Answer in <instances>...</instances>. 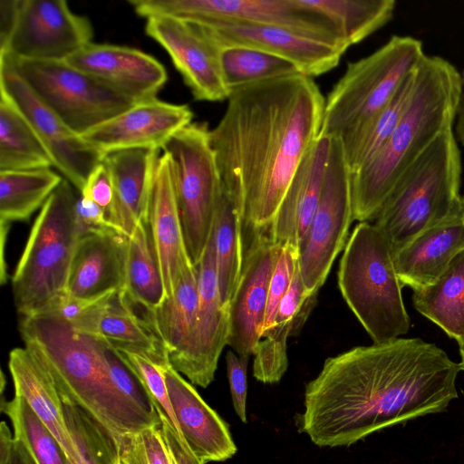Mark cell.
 <instances>
[{"mask_svg":"<svg viewBox=\"0 0 464 464\" xmlns=\"http://www.w3.org/2000/svg\"><path fill=\"white\" fill-rule=\"evenodd\" d=\"M140 16L168 15L201 25L219 23L285 28L344 53L349 45L335 24L303 0H130Z\"/></svg>","mask_w":464,"mask_h":464,"instance_id":"cell-11","label":"cell"},{"mask_svg":"<svg viewBox=\"0 0 464 464\" xmlns=\"http://www.w3.org/2000/svg\"><path fill=\"white\" fill-rule=\"evenodd\" d=\"M127 237L117 232L81 237L71 264L67 289L80 298L119 292L125 285Z\"/></svg>","mask_w":464,"mask_h":464,"instance_id":"cell-26","label":"cell"},{"mask_svg":"<svg viewBox=\"0 0 464 464\" xmlns=\"http://www.w3.org/2000/svg\"><path fill=\"white\" fill-rule=\"evenodd\" d=\"M1 411L11 420L14 440L36 464H69L63 448L24 398L2 399Z\"/></svg>","mask_w":464,"mask_h":464,"instance_id":"cell-38","label":"cell"},{"mask_svg":"<svg viewBox=\"0 0 464 464\" xmlns=\"http://www.w3.org/2000/svg\"><path fill=\"white\" fill-rule=\"evenodd\" d=\"M102 358L111 381L131 403L148 415L160 418L144 384L122 359L118 350L101 336Z\"/></svg>","mask_w":464,"mask_h":464,"instance_id":"cell-41","label":"cell"},{"mask_svg":"<svg viewBox=\"0 0 464 464\" xmlns=\"http://www.w3.org/2000/svg\"><path fill=\"white\" fill-rule=\"evenodd\" d=\"M8 367L14 395L28 402L55 436L69 460L75 462L78 449L69 432L59 392L46 368L25 346L11 350Z\"/></svg>","mask_w":464,"mask_h":464,"instance_id":"cell-27","label":"cell"},{"mask_svg":"<svg viewBox=\"0 0 464 464\" xmlns=\"http://www.w3.org/2000/svg\"><path fill=\"white\" fill-rule=\"evenodd\" d=\"M282 245L271 239L246 255L240 280L229 305L227 344L238 355H252L262 337L270 279Z\"/></svg>","mask_w":464,"mask_h":464,"instance_id":"cell-21","label":"cell"},{"mask_svg":"<svg viewBox=\"0 0 464 464\" xmlns=\"http://www.w3.org/2000/svg\"><path fill=\"white\" fill-rule=\"evenodd\" d=\"M459 345V354H460V358H461L459 364H460L461 370L464 371V343H460Z\"/></svg>","mask_w":464,"mask_h":464,"instance_id":"cell-51","label":"cell"},{"mask_svg":"<svg viewBox=\"0 0 464 464\" xmlns=\"http://www.w3.org/2000/svg\"><path fill=\"white\" fill-rule=\"evenodd\" d=\"M460 73L446 59L425 55L410 104L381 150L352 173L353 219L374 220L402 173L456 117Z\"/></svg>","mask_w":464,"mask_h":464,"instance_id":"cell-4","label":"cell"},{"mask_svg":"<svg viewBox=\"0 0 464 464\" xmlns=\"http://www.w3.org/2000/svg\"><path fill=\"white\" fill-rule=\"evenodd\" d=\"M412 304L459 344L464 343V249L432 284L413 290Z\"/></svg>","mask_w":464,"mask_h":464,"instance_id":"cell-29","label":"cell"},{"mask_svg":"<svg viewBox=\"0 0 464 464\" xmlns=\"http://www.w3.org/2000/svg\"><path fill=\"white\" fill-rule=\"evenodd\" d=\"M53 166L32 124L7 92L0 89V171Z\"/></svg>","mask_w":464,"mask_h":464,"instance_id":"cell-30","label":"cell"},{"mask_svg":"<svg viewBox=\"0 0 464 464\" xmlns=\"http://www.w3.org/2000/svg\"><path fill=\"white\" fill-rule=\"evenodd\" d=\"M72 187L63 179L41 208L14 269L13 295L22 317L43 312L66 292L79 240Z\"/></svg>","mask_w":464,"mask_h":464,"instance_id":"cell-7","label":"cell"},{"mask_svg":"<svg viewBox=\"0 0 464 464\" xmlns=\"http://www.w3.org/2000/svg\"><path fill=\"white\" fill-rule=\"evenodd\" d=\"M0 464H36L24 448L14 440L10 457Z\"/></svg>","mask_w":464,"mask_h":464,"instance_id":"cell-50","label":"cell"},{"mask_svg":"<svg viewBox=\"0 0 464 464\" xmlns=\"http://www.w3.org/2000/svg\"><path fill=\"white\" fill-rule=\"evenodd\" d=\"M417 68L406 76L391 101L369 123L353 133L341 137L352 173L369 161L394 131L410 104Z\"/></svg>","mask_w":464,"mask_h":464,"instance_id":"cell-34","label":"cell"},{"mask_svg":"<svg viewBox=\"0 0 464 464\" xmlns=\"http://www.w3.org/2000/svg\"><path fill=\"white\" fill-rule=\"evenodd\" d=\"M100 335L116 349L146 354L167 365L169 354L153 330L150 310L130 301L123 291L113 295L101 324Z\"/></svg>","mask_w":464,"mask_h":464,"instance_id":"cell-28","label":"cell"},{"mask_svg":"<svg viewBox=\"0 0 464 464\" xmlns=\"http://www.w3.org/2000/svg\"><path fill=\"white\" fill-rule=\"evenodd\" d=\"M0 89L7 92L32 124L53 167L81 193L104 154L72 130L18 74L2 66Z\"/></svg>","mask_w":464,"mask_h":464,"instance_id":"cell-16","label":"cell"},{"mask_svg":"<svg viewBox=\"0 0 464 464\" xmlns=\"http://www.w3.org/2000/svg\"><path fill=\"white\" fill-rule=\"evenodd\" d=\"M115 293L117 292L92 298H80L65 292L39 314L59 317L78 333L100 335L102 321Z\"/></svg>","mask_w":464,"mask_h":464,"instance_id":"cell-40","label":"cell"},{"mask_svg":"<svg viewBox=\"0 0 464 464\" xmlns=\"http://www.w3.org/2000/svg\"><path fill=\"white\" fill-rule=\"evenodd\" d=\"M211 236L220 300L224 307L229 308L240 280L243 255L238 207L223 188L217 202Z\"/></svg>","mask_w":464,"mask_h":464,"instance_id":"cell-32","label":"cell"},{"mask_svg":"<svg viewBox=\"0 0 464 464\" xmlns=\"http://www.w3.org/2000/svg\"><path fill=\"white\" fill-rule=\"evenodd\" d=\"M329 18L349 46L386 24L393 16L394 0H303Z\"/></svg>","mask_w":464,"mask_h":464,"instance_id":"cell-36","label":"cell"},{"mask_svg":"<svg viewBox=\"0 0 464 464\" xmlns=\"http://www.w3.org/2000/svg\"><path fill=\"white\" fill-rule=\"evenodd\" d=\"M159 417L161 435L172 464H204L191 451L179 427L169 419Z\"/></svg>","mask_w":464,"mask_h":464,"instance_id":"cell-47","label":"cell"},{"mask_svg":"<svg viewBox=\"0 0 464 464\" xmlns=\"http://www.w3.org/2000/svg\"><path fill=\"white\" fill-rule=\"evenodd\" d=\"M459 371L442 349L420 338L354 347L326 359L306 384L298 430L319 447L350 446L444 411L458 398Z\"/></svg>","mask_w":464,"mask_h":464,"instance_id":"cell-2","label":"cell"},{"mask_svg":"<svg viewBox=\"0 0 464 464\" xmlns=\"http://www.w3.org/2000/svg\"><path fill=\"white\" fill-rule=\"evenodd\" d=\"M164 378L178 426L195 456L204 464L232 458L237 448L227 424L171 364Z\"/></svg>","mask_w":464,"mask_h":464,"instance_id":"cell-22","label":"cell"},{"mask_svg":"<svg viewBox=\"0 0 464 464\" xmlns=\"http://www.w3.org/2000/svg\"><path fill=\"white\" fill-rule=\"evenodd\" d=\"M209 130L206 122H191L162 149L173 161L184 240L195 266L211 237L217 202L222 189Z\"/></svg>","mask_w":464,"mask_h":464,"instance_id":"cell-10","label":"cell"},{"mask_svg":"<svg viewBox=\"0 0 464 464\" xmlns=\"http://www.w3.org/2000/svg\"><path fill=\"white\" fill-rule=\"evenodd\" d=\"M248 355H238L234 351H228L226 355L227 378L234 410L239 419L246 422V371Z\"/></svg>","mask_w":464,"mask_h":464,"instance_id":"cell-44","label":"cell"},{"mask_svg":"<svg viewBox=\"0 0 464 464\" xmlns=\"http://www.w3.org/2000/svg\"><path fill=\"white\" fill-rule=\"evenodd\" d=\"M145 221L167 298L173 294L181 276L195 266L184 240L173 161L165 151L157 160Z\"/></svg>","mask_w":464,"mask_h":464,"instance_id":"cell-18","label":"cell"},{"mask_svg":"<svg viewBox=\"0 0 464 464\" xmlns=\"http://www.w3.org/2000/svg\"><path fill=\"white\" fill-rule=\"evenodd\" d=\"M455 121L457 139L464 145V71L460 73V92Z\"/></svg>","mask_w":464,"mask_h":464,"instance_id":"cell-49","label":"cell"},{"mask_svg":"<svg viewBox=\"0 0 464 464\" xmlns=\"http://www.w3.org/2000/svg\"><path fill=\"white\" fill-rule=\"evenodd\" d=\"M192 119L188 105L154 98L134 103L82 137L104 155L126 150H160Z\"/></svg>","mask_w":464,"mask_h":464,"instance_id":"cell-17","label":"cell"},{"mask_svg":"<svg viewBox=\"0 0 464 464\" xmlns=\"http://www.w3.org/2000/svg\"><path fill=\"white\" fill-rule=\"evenodd\" d=\"M63 179L50 168L0 171L1 231L41 208Z\"/></svg>","mask_w":464,"mask_h":464,"instance_id":"cell-33","label":"cell"},{"mask_svg":"<svg viewBox=\"0 0 464 464\" xmlns=\"http://www.w3.org/2000/svg\"><path fill=\"white\" fill-rule=\"evenodd\" d=\"M74 220L79 239L91 234L117 232L109 222L106 211L82 195L75 201Z\"/></svg>","mask_w":464,"mask_h":464,"instance_id":"cell-45","label":"cell"},{"mask_svg":"<svg viewBox=\"0 0 464 464\" xmlns=\"http://www.w3.org/2000/svg\"><path fill=\"white\" fill-rule=\"evenodd\" d=\"M197 268L198 305L195 326L184 349L169 359L191 384L207 388L214 381L229 334V308L222 305L219 296L212 236Z\"/></svg>","mask_w":464,"mask_h":464,"instance_id":"cell-14","label":"cell"},{"mask_svg":"<svg viewBox=\"0 0 464 464\" xmlns=\"http://www.w3.org/2000/svg\"><path fill=\"white\" fill-rule=\"evenodd\" d=\"M121 291L130 301L149 310L158 307L166 298L145 220L139 222L127 237L125 285Z\"/></svg>","mask_w":464,"mask_h":464,"instance_id":"cell-35","label":"cell"},{"mask_svg":"<svg viewBox=\"0 0 464 464\" xmlns=\"http://www.w3.org/2000/svg\"><path fill=\"white\" fill-rule=\"evenodd\" d=\"M220 63L225 82L230 91L258 82L302 73L288 60L259 49L240 45L220 48Z\"/></svg>","mask_w":464,"mask_h":464,"instance_id":"cell-37","label":"cell"},{"mask_svg":"<svg viewBox=\"0 0 464 464\" xmlns=\"http://www.w3.org/2000/svg\"><path fill=\"white\" fill-rule=\"evenodd\" d=\"M80 194L99 205L107 214L113 200V187L103 161L92 171Z\"/></svg>","mask_w":464,"mask_h":464,"instance_id":"cell-46","label":"cell"},{"mask_svg":"<svg viewBox=\"0 0 464 464\" xmlns=\"http://www.w3.org/2000/svg\"><path fill=\"white\" fill-rule=\"evenodd\" d=\"M65 421L79 458L69 464H118L115 437L84 410L63 401Z\"/></svg>","mask_w":464,"mask_h":464,"instance_id":"cell-39","label":"cell"},{"mask_svg":"<svg viewBox=\"0 0 464 464\" xmlns=\"http://www.w3.org/2000/svg\"><path fill=\"white\" fill-rule=\"evenodd\" d=\"M462 249L464 196H460L446 218L420 233L393 254L402 286L417 290L432 284Z\"/></svg>","mask_w":464,"mask_h":464,"instance_id":"cell-23","label":"cell"},{"mask_svg":"<svg viewBox=\"0 0 464 464\" xmlns=\"http://www.w3.org/2000/svg\"><path fill=\"white\" fill-rule=\"evenodd\" d=\"M160 427L161 423L117 438L118 464H172Z\"/></svg>","mask_w":464,"mask_h":464,"instance_id":"cell-42","label":"cell"},{"mask_svg":"<svg viewBox=\"0 0 464 464\" xmlns=\"http://www.w3.org/2000/svg\"><path fill=\"white\" fill-rule=\"evenodd\" d=\"M0 66L18 74L35 95L80 136L134 104L65 61L0 56Z\"/></svg>","mask_w":464,"mask_h":464,"instance_id":"cell-9","label":"cell"},{"mask_svg":"<svg viewBox=\"0 0 464 464\" xmlns=\"http://www.w3.org/2000/svg\"><path fill=\"white\" fill-rule=\"evenodd\" d=\"M319 203L298 248V267L308 295H317L347 243L353 219L352 171L340 136H332Z\"/></svg>","mask_w":464,"mask_h":464,"instance_id":"cell-12","label":"cell"},{"mask_svg":"<svg viewBox=\"0 0 464 464\" xmlns=\"http://www.w3.org/2000/svg\"><path fill=\"white\" fill-rule=\"evenodd\" d=\"M424 56L420 40L393 35L370 55L349 63L325 98L319 135L343 137L363 128Z\"/></svg>","mask_w":464,"mask_h":464,"instance_id":"cell-8","label":"cell"},{"mask_svg":"<svg viewBox=\"0 0 464 464\" xmlns=\"http://www.w3.org/2000/svg\"><path fill=\"white\" fill-rule=\"evenodd\" d=\"M227 101L209 138L222 188L238 207L244 259L271 239L284 196L319 136L325 98L300 73L235 88Z\"/></svg>","mask_w":464,"mask_h":464,"instance_id":"cell-1","label":"cell"},{"mask_svg":"<svg viewBox=\"0 0 464 464\" xmlns=\"http://www.w3.org/2000/svg\"><path fill=\"white\" fill-rule=\"evenodd\" d=\"M338 285L373 343L391 342L409 331L393 254L374 224L359 222L353 230L340 261Z\"/></svg>","mask_w":464,"mask_h":464,"instance_id":"cell-6","label":"cell"},{"mask_svg":"<svg viewBox=\"0 0 464 464\" xmlns=\"http://www.w3.org/2000/svg\"><path fill=\"white\" fill-rule=\"evenodd\" d=\"M330 144V137L319 135L303 158L273 222V242L299 248L304 241L319 203Z\"/></svg>","mask_w":464,"mask_h":464,"instance_id":"cell-24","label":"cell"},{"mask_svg":"<svg viewBox=\"0 0 464 464\" xmlns=\"http://www.w3.org/2000/svg\"><path fill=\"white\" fill-rule=\"evenodd\" d=\"M460 181L461 158L451 127L402 173L374 218L392 254L450 214L460 198Z\"/></svg>","mask_w":464,"mask_h":464,"instance_id":"cell-5","label":"cell"},{"mask_svg":"<svg viewBox=\"0 0 464 464\" xmlns=\"http://www.w3.org/2000/svg\"><path fill=\"white\" fill-rule=\"evenodd\" d=\"M19 331L24 346L52 376L62 401L79 406L115 439L160 425L128 401L113 385L101 350V335L76 332L49 314L23 316Z\"/></svg>","mask_w":464,"mask_h":464,"instance_id":"cell-3","label":"cell"},{"mask_svg":"<svg viewBox=\"0 0 464 464\" xmlns=\"http://www.w3.org/2000/svg\"><path fill=\"white\" fill-rule=\"evenodd\" d=\"M146 34L169 53L197 101L227 100L220 48L199 24L168 15L146 18Z\"/></svg>","mask_w":464,"mask_h":464,"instance_id":"cell-15","label":"cell"},{"mask_svg":"<svg viewBox=\"0 0 464 464\" xmlns=\"http://www.w3.org/2000/svg\"><path fill=\"white\" fill-rule=\"evenodd\" d=\"M64 61L134 103L157 98L168 78L158 60L128 46L90 43Z\"/></svg>","mask_w":464,"mask_h":464,"instance_id":"cell-20","label":"cell"},{"mask_svg":"<svg viewBox=\"0 0 464 464\" xmlns=\"http://www.w3.org/2000/svg\"><path fill=\"white\" fill-rule=\"evenodd\" d=\"M198 305V268L188 269L179 278L173 294L150 311L154 332L169 357L180 352L192 334Z\"/></svg>","mask_w":464,"mask_h":464,"instance_id":"cell-31","label":"cell"},{"mask_svg":"<svg viewBox=\"0 0 464 464\" xmlns=\"http://www.w3.org/2000/svg\"><path fill=\"white\" fill-rule=\"evenodd\" d=\"M297 260L298 248L290 244L283 245L269 283L262 336L275 324L280 302L289 288Z\"/></svg>","mask_w":464,"mask_h":464,"instance_id":"cell-43","label":"cell"},{"mask_svg":"<svg viewBox=\"0 0 464 464\" xmlns=\"http://www.w3.org/2000/svg\"><path fill=\"white\" fill-rule=\"evenodd\" d=\"M160 150H126L110 152L102 160L113 187L108 220L121 235L129 237L146 218L152 179Z\"/></svg>","mask_w":464,"mask_h":464,"instance_id":"cell-25","label":"cell"},{"mask_svg":"<svg viewBox=\"0 0 464 464\" xmlns=\"http://www.w3.org/2000/svg\"><path fill=\"white\" fill-rule=\"evenodd\" d=\"M201 26L219 48L240 45L259 49L290 61L312 78L336 67L344 53L329 44L273 25L219 23Z\"/></svg>","mask_w":464,"mask_h":464,"instance_id":"cell-19","label":"cell"},{"mask_svg":"<svg viewBox=\"0 0 464 464\" xmlns=\"http://www.w3.org/2000/svg\"><path fill=\"white\" fill-rule=\"evenodd\" d=\"M18 0L0 1V51L9 40L17 10Z\"/></svg>","mask_w":464,"mask_h":464,"instance_id":"cell-48","label":"cell"},{"mask_svg":"<svg viewBox=\"0 0 464 464\" xmlns=\"http://www.w3.org/2000/svg\"><path fill=\"white\" fill-rule=\"evenodd\" d=\"M90 20L63 0H18L14 24L0 56L64 61L92 43Z\"/></svg>","mask_w":464,"mask_h":464,"instance_id":"cell-13","label":"cell"}]
</instances>
